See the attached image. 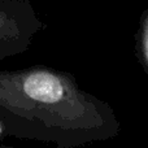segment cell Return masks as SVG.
<instances>
[{"label":"cell","instance_id":"cell-4","mask_svg":"<svg viewBox=\"0 0 148 148\" xmlns=\"http://www.w3.org/2000/svg\"><path fill=\"white\" fill-rule=\"evenodd\" d=\"M0 148H17V147H13V146H7L4 143H0Z\"/></svg>","mask_w":148,"mask_h":148},{"label":"cell","instance_id":"cell-1","mask_svg":"<svg viewBox=\"0 0 148 148\" xmlns=\"http://www.w3.org/2000/svg\"><path fill=\"white\" fill-rule=\"evenodd\" d=\"M0 125L7 135L78 148L118 135L113 108L81 88L72 73L33 65L0 70Z\"/></svg>","mask_w":148,"mask_h":148},{"label":"cell","instance_id":"cell-3","mask_svg":"<svg viewBox=\"0 0 148 148\" xmlns=\"http://www.w3.org/2000/svg\"><path fill=\"white\" fill-rule=\"evenodd\" d=\"M135 55L139 64L148 75V8L142 13L135 34Z\"/></svg>","mask_w":148,"mask_h":148},{"label":"cell","instance_id":"cell-2","mask_svg":"<svg viewBox=\"0 0 148 148\" xmlns=\"http://www.w3.org/2000/svg\"><path fill=\"white\" fill-rule=\"evenodd\" d=\"M43 27L31 0H0V61L26 52Z\"/></svg>","mask_w":148,"mask_h":148}]
</instances>
